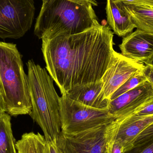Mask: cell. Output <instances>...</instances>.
I'll list each match as a JSON object with an SVG mask.
<instances>
[{"instance_id":"cell-21","label":"cell","mask_w":153,"mask_h":153,"mask_svg":"<svg viewBox=\"0 0 153 153\" xmlns=\"http://www.w3.org/2000/svg\"><path fill=\"white\" fill-rule=\"evenodd\" d=\"M45 153H61L60 149L58 148L56 141H46Z\"/></svg>"},{"instance_id":"cell-20","label":"cell","mask_w":153,"mask_h":153,"mask_svg":"<svg viewBox=\"0 0 153 153\" xmlns=\"http://www.w3.org/2000/svg\"><path fill=\"white\" fill-rule=\"evenodd\" d=\"M106 136L108 153H126L125 147L120 143L109 137L107 134Z\"/></svg>"},{"instance_id":"cell-27","label":"cell","mask_w":153,"mask_h":153,"mask_svg":"<svg viewBox=\"0 0 153 153\" xmlns=\"http://www.w3.org/2000/svg\"><path fill=\"white\" fill-rule=\"evenodd\" d=\"M144 64L146 66L150 67L153 71V55L147 61L144 62Z\"/></svg>"},{"instance_id":"cell-6","label":"cell","mask_w":153,"mask_h":153,"mask_svg":"<svg viewBox=\"0 0 153 153\" xmlns=\"http://www.w3.org/2000/svg\"><path fill=\"white\" fill-rule=\"evenodd\" d=\"M34 0H0V38L18 39L33 24Z\"/></svg>"},{"instance_id":"cell-25","label":"cell","mask_w":153,"mask_h":153,"mask_svg":"<svg viewBox=\"0 0 153 153\" xmlns=\"http://www.w3.org/2000/svg\"><path fill=\"white\" fill-rule=\"evenodd\" d=\"M144 72L148 81L151 82L153 85V71L150 67L146 66Z\"/></svg>"},{"instance_id":"cell-10","label":"cell","mask_w":153,"mask_h":153,"mask_svg":"<svg viewBox=\"0 0 153 153\" xmlns=\"http://www.w3.org/2000/svg\"><path fill=\"white\" fill-rule=\"evenodd\" d=\"M153 98V85L147 80L133 90L110 100L108 111L115 119L126 117Z\"/></svg>"},{"instance_id":"cell-11","label":"cell","mask_w":153,"mask_h":153,"mask_svg":"<svg viewBox=\"0 0 153 153\" xmlns=\"http://www.w3.org/2000/svg\"><path fill=\"white\" fill-rule=\"evenodd\" d=\"M119 48L124 56L144 63L153 55V34L137 29L123 38Z\"/></svg>"},{"instance_id":"cell-2","label":"cell","mask_w":153,"mask_h":153,"mask_svg":"<svg viewBox=\"0 0 153 153\" xmlns=\"http://www.w3.org/2000/svg\"><path fill=\"white\" fill-rule=\"evenodd\" d=\"M34 34L39 39L82 33L98 22L93 6L69 0H44Z\"/></svg>"},{"instance_id":"cell-22","label":"cell","mask_w":153,"mask_h":153,"mask_svg":"<svg viewBox=\"0 0 153 153\" xmlns=\"http://www.w3.org/2000/svg\"><path fill=\"white\" fill-rule=\"evenodd\" d=\"M134 150L136 151L133 153H153V141L142 148Z\"/></svg>"},{"instance_id":"cell-16","label":"cell","mask_w":153,"mask_h":153,"mask_svg":"<svg viewBox=\"0 0 153 153\" xmlns=\"http://www.w3.org/2000/svg\"><path fill=\"white\" fill-rule=\"evenodd\" d=\"M15 143L11 116L3 112L0 114V153H17Z\"/></svg>"},{"instance_id":"cell-7","label":"cell","mask_w":153,"mask_h":153,"mask_svg":"<svg viewBox=\"0 0 153 153\" xmlns=\"http://www.w3.org/2000/svg\"><path fill=\"white\" fill-rule=\"evenodd\" d=\"M108 125L76 134H66L61 132L56 141L60 152L61 153H108L106 136Z\"/></svg>"},{"instance_id":"cell-8","label":"cell","mask_w":153,"mask_h":153,"mask_svg":"<svg viewBox=\"0 0 153 153\" xmlns=\"http://www.w3.org/2000/svg\"><path fill=\"white\" fill-rule=\"evenodd\" d=\"M145 67L143 63L131 60L116 52L111 65L101 79L102 97L110 100L112 94L128 78L143 71Z\"/></svg>"},{"instance_id":"cell-24","label":"cell","mask_w":153,"mask_h":153,"mask_svg":"<svg viewBox=\"0 0 153 153\" xmlns=\"http://www.w3.org/2000/svg\"><path fill=\"white\" fill-rule=\"evenodd\" d=\"M44 0H42V1ZM78 3L82 4H90L93 6H97L98 5V3L95 0H69Z\"/></svg>"},{"instance_id":"cell-9","label":"cell","mask_w":153,"mask_h":153,"mask_svg":"<svg viewBox=\"0 0 153 153\" xmlns=\"http://www.w3.org/2000/svg\"><path fill=\"white\" fill-rule=\"evenodd\" d=\"M153 123V114L141 117H125L115 119L108 124L106 134L110 138L120 143L126 152L134 149L138 136Z\"/></svg>"},{"instance_id":"cell-5","label":"cell","mask_w":153,"mask_h":153,"mask_svg":"<svg viewBox=\"0 0 153 153\" xmlns=\"http://www.w3.org/2000/svg\"><path fill=\"white\" fill-rule=\"evenodd\" d=\"M62 132L74 135L108 125L115 120L108 109L94 108L69 98L65 94L60 98Z\"/></svg>"},{"instance_id":"cell-26","label":"cell","mask_w":153,"mask_h":153,"mask_svg":"<svg viewBox=\"0 0 153 153\" xmlns=\"http://www.w3.org/2000/svg\"><path fill=\"white\" fill-rule=\"evenodd\" d=\"M3 112H6V107L3 97L0 91V114Z\"/></svg>"},{"instance_id":"cell-1","label":"cell","mask_w":153,"mask_h":153,"mask_svg":"<svg viewBox=\"0 0 153 153\" xmlns=\"http://www.w3.org/2000/svg\"><path fill=\"white\" fill-rule=\"evenodd\" d=\"M113 34L98 22L82 33L42 39L46 69L62 94L101 80L116 53Z\"/></svg>"},{"instance_id":"cell-12","label":"cell","mask_w":153,"mask_h":153,"mask_svg":"<svg viewBox=\"0 0 153 153\" xmlns=\"http://www.w3.org/2000/svg\"><path fill=\"white\" fill-rule=\"evenodd\" d=\"M107 22L113 33L124 37L136 28L130 12L124 3L117 0H107Z\"/></svg>"},{"instance_id":"cell-3","label":"cell","mask_w":153,"mask_h":153,"mask_svg":"<svg viewBox=\"0 0 153 153\" xmlns=\"http://www.w3.org/2000/svg\"><path fill=\"white\" fill-rule=\"evenodd\" d=\"M32 109L29 114L39 126L46 141H57L61 132L60 98L47 71L32 60L27 63Z\"/></svg>"},{"instance_id":"cell-19","label":"cell","mask_w":153,"mask_h":153,"mask_svg":"<svg viewBox=\"0 0 153 153\" xmlns=\"http://www.w3.org/2000/svg\"><path fill=\"white\" fill-rule=\"evenodd\" d=\"M153 114V98L145 104L125 117H141ZM122 118V117H121Z\"/></svg>"},{"instance_id":"cell-14","label":"cell","mask_w":153,"mask_h":153,"mask_svg":"<svg viewBox=\"0 0 153 153\" xmlns=\"http://www.w3.org/2000/svg\"><path fill=\"white\" fill-rule=\"evenodd\" d=\"M126 5L136 28L153 34V8L147 5Z\"/></svg>"},{"instance_id":"cell-15","label":"cell","mask_w":153,"mask_h":153,"mask_svg":"<svg viewBox=\"0 0 153 153\" xmlns=\"http://www.w3.org/2000/svg\"><path fill=\"white\" fill-rule=\"evenodd\" d=\"M46 143L44 136L30 132L23 134L15 146L17 153H45Z\"/></svg>"},{"instance_id":"cell-13","label":"cell","mask_w":153,"mask_h":153,"mask_svg":"<svg viewBox=\"0 0 153 153\" xmlns=\"http://www.w3.org/2000/svg\"><path fill=\"white\" fill-rule=\"evenodd\" d=\"M101 80L78 86L65 94L69 98L85 106L94 108L108 109L110 100L104 99L102 94Z\"/></svg>"},{"instance_id":"cell-4","label":"cell","mask_w":153,"mask_h":153,"mask_svg":"<svg viewBox=\"0 0 153 153\" xmlns=\"http://www.w3.org/2000/svg\"><path fill=\"white\" fill-rule=\"evenodd\" d=\"M0 91L6 112L16 117L29 115L32 105L22 55L13 43L0 42Z\"/></svg>"},{"instance_id":"cell-28","label":"cell","mask_w":153,"mask_h":153,"mask_svg":"<svg viewBox=\"0 0 153 153\" xmlns=\"http://www.w3.org/2000/svg\"><path fill=\"white\" fill-rule=\"evenodd\" d=\"M144 1L146 5L153 8V0H144Z\"/></svg>"},{"instance_id":"cell-18","label":"cell","mask_w":153,"mask_h":153,"mask_svg":"<svg viewBox=\"0 0 153 153\" xmlns=\"http://www.w3.org/2000/svg\"><path fill=\"white\" fill-rule=\"evenodd\" d=\"M153 141V123L148 126L138 136L134 149H139ZM133 149V150H134Z\"/></svg>"},{"instance_id":"cell-17","label":"cell","mask_w":153,"mask_h":153,"mask_svg":"<svg viewBox=\"0 0 153 153\" xmlns=\"http://www.w3.org/2000/svg\"><path fill=\"white\" fill-rule=\"evenodd\" d=\"M147 80L148 79L145 73L144 70L142 71L137 73L128 78L112 94L110 100H114L125 93L134 89Z\"/></svg>"},{"instance_id":"cell-23","label":"cell","mask_w":153,"mask_h":153,"mask_svg":"<svg viewBox=\"0 0 153 153\" xmlns=\"http://www.w3.org/2000/svg\"><path fill=\"white\" fill-rule=\"evenodd\" d=\"M117 1L122 2L126 4L146 5L144 0H117Z\"/></svg>"}]
</instances>
